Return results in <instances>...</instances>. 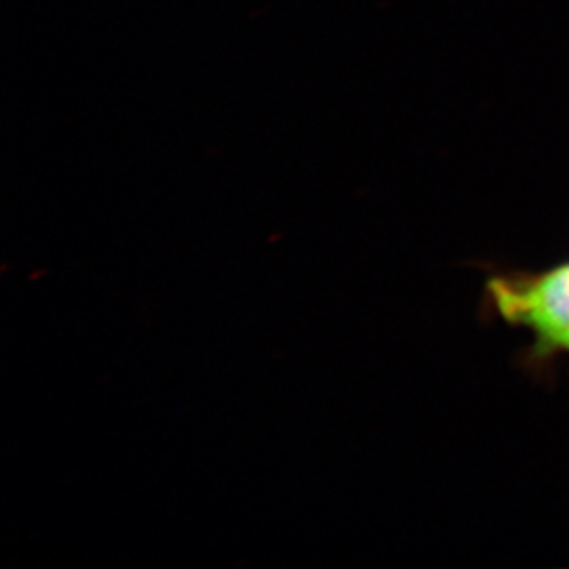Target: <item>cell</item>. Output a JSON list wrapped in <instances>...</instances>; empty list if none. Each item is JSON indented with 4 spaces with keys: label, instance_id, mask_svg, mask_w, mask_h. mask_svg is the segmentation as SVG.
I'll return each mask as SVG.
<instances>
[{
    "label": "cell",
    "instance_id": "cell-1",
    "mask_svg": "<svg viewBox=\"0 0 569 569\" xmlns=\"http://www.w3.org/2000/svg\"><path fill=\"white\" fill-rule=\"evenodd\" d=\"M483 308L509 327L531 336L527 363L569 371V258L543 269H509L485 282Z\"/></svg>",
    "mask_w": 569,
    "mask_h": 569
}]
</instances>
